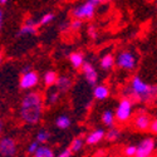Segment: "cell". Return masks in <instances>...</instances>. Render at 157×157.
<instances>
[{
    "mask_svg": "<svg viewBox=\"0 0 157 157\" xmlns=\"http://www.w3.org/2000/svg\"><path fill=\"white\" fill-rule=\"evenodd\" d=\"M43 101L39 93L30 92L24 97L20 107V117L28 124H36L42 118Z\"/></svg>",
    "mask_w": 157,
    "mask_h": 157,
    "instance_id": "obj_1",
    "label": "cell"
},
{
    "mask_svg": "<svg viewBox=\"0 0 157 157\" xmlns=\"http://www.w3.org/2000/svg\"><path fill=\"white\" fill-rule=\"evenodd\" d=\"M129 90L132 97L141 102H150L156 97V87L145 83L140 77H135L132 79Z\"/></svg>",
    "mask_w": 157,
    "mask_h": 157,
    "instance_id": "obj_2",
    "label": "cell"
},
{
    "mask_svg": "<svg viewBox=\"0 0 157 157\" xmlns=\"http://www.w3.org/2000/svg\"><path fill=\"white\" fill-rule=\"evenodd\" d=\"M131 113H132V101H129L128 98H123L117 107L114 117L121 122H126L131 118Z\"/></svg>",
    "mask_w": 157,
    "mask_h": 157,
    "instance_id": "obj_3",
    "label": "cell"
},
{
    "mask_svg": "<svg viewBox=\"0 0 157 157\" xmlns=\"http://www.w3.org/2000/svg\"><path fill=\"white\" fill-rule=\"evenodd\" d=\"M94 10H96V6L93 4H90L89 2L84 3L83 5L81 6H78L73 10V17L75 19H90V18H93L94 15Z\"/></svg>",
    "mask_w": 157,
    "mask_h": 157,
    "instance_id": "obj_4",
    "label": "cell"
},
{
    "mask_svg": "<svg viewBox=\"0 0 157 157\" xmlns=\"http://www.w3.org/2000/svg\"><path fill=\"white\" fill-rule=\"evenodd\" d=\"M17 152L15 141L10 137H3L0 140V153L4 157H13Z\"/></svg>",
    "mask_w": 157,
    "mask_h": 157,
    "instance_id": "obj_5",
    "label": "cell"
},
{
    "mask_svg": "<svg viewBox=\"0 0 157 157\" xmlns=\"http://www.w3.org/2000/svg\"><path fill=\"white\" fill-rule=\"evenodd\" d=\"M117 64L120 68L123 69H133L136 65V58L131 52H122L117 58Z\"/></svg>",
    "mask_w": 157,
    "mask_h": 157,
    "instance_id": "obj_6",
    "label": "cell"
},
{
    "mask_svg": "<svg viewBox=\"0 0 157 157\" xmlns=\"http://www.w3.org/2000/svg\"><path fill=\"white\" fill-rule=\"evenodd\" d=\"M39 77L35 72H32L30 69L27 72H23V77L20 78V88L23 89H30L38 84Z\"/></svg>",
    "mask_w": 157,
    "mask_h": 157,
    "instance_id": "obj_7",
    "label": "cell"
},
{
    "mask_svg": "<svg viewBox=\"0 0 157 157\" xmlns=\"http://www.w3.org/2000/svg\"><path fill=\"white\" fill-rule=\"evenodd\" d=\"M155 150V141L152 138H146L143 140L140 146H137V150H136V157H148L152 155Z\"/></svg>",
    "mask_w": 157,
    "mask_h": 157,
    "instance_id": "obj_8",
    "label": "cell"
},
{
    "mask_svg": "<svg viewBox=\"0 0 157 157\" xmlns=\"http://www.w3.org/2000/svg\"><path fill=\"white\" fill-rule=\"evenodd\" d=\"M82 69H83V74L86 77L87 82L90 86H96L97 81H98V74L94 69V67L90 63H83L82 64Z\"/></svg>",
    "mask_w": 157,
    "mask_h": 157,
    "instance_id": "obj_9",
    "label": "cell"
},
{
    "mask_svg": "<svg viewBox=\"0 0 157 157\" xmlns=\"http://www.w3.org/2000/svg\"><path fill=\"white\" fill-rule=\"evenodd\" d=\"M38 27H40L39 23L34 21L33 19H28L25 21V24L21 27V29L19 30L18 35H24V34H35L38 30Z\"/></svg>",
    "mask_w": 157,
    "mask_h": 157,
    "instance_id": "obj_10",
    "label": "cell"
},
{
    "mask_svg": "<svg viewBox=\"0 0 157 157\" xmlns=\"http://www.w3.org/2000/svg\"><path fill=\"white\" fill-rule=\"evenodd\" d=\"M56 86L58 88V92H67L72 86V81L67 75H60V77H57Z\"/></svg>",
    "mask_w": 157,
    "mask_h": 157,
    "instance_id": "obj_11",
    "label": "cell"
},
{
    "mask_svg": "<svg viewBox=\"0 0 157 157\" xmlns=\"http://www.w3.org/2000/svg\"><path fill=\"white\" fill-rule=\"evenodd\" d=\"M104 137V131L103 129H96L93 131L92 133H89L87 136V143L88 145H96V143H98L101 140H103Z\"/></svg>",
    "mask_w": 157,
    "mask_h": 157,
    "instance_id": "obj_12",
    "label": "cell"
},
{
    "mask_svg": "<svg viewBox=\"0 0 157 157\" xmlns=\"http://www.w3.org/2000/svg\"><path fill=\"white\" fill-rule=\"evenodd\" d=\"M136 127L138 129H147L150 127V118H148V116L145 114V113H141L137 116V118H136Z\"/></svg>",
    "mask_w": 157,
    "mask_h": 157,
    "instance_id": "obj_13",
    "label": "cell"
},
{
    "mask_svg": "<svg viewBox=\"0 0 157 157\" xmlns=\"http://www.w3.org/2000/svg\"><path fill=\"white\" fill-rule=\"evenodd\" d=\"M109 94V90L106 86H97L93 90V96L97 99H106Z\"/></svg>",
    "mask_w": 157,
    "mask_h": 157,
    "instance_id": "obj_14",
    "label": "cell"
},
{
    "mask_svg": "<svg viewBox=\"0 0 157 157\" xmlns=\"http://www.w3.org/2000/svg\"><path fill=\"white\" fill-rule=\"evenodd\" d=\"M69 60L73 64L74 68H81L82 64L84 63V58H83V54L82 53H72L69 56Z\"/></svg>",
    "mask_w": 157,
    "mask_h": 157,
    "instance_id": "obj_15",
    "label": "cell"
},
{
    "mask_svg": "<svg viewBox=\"0 0 157 157\" xmlns=\"http://www.w3.org/2000/svg\"><path fill=\"white\" fill-rule=\"evenodd\" d=\"M57 77H58V75H57V73H56V72H53V71H49V72H47V73L44 74V77H43V79H44L45 86L52 87L53 84H56Z\"/></svg>",
    "mask_w": 157,
    "mask_h": 157,
    "instance_id": "obj_16",
    "label": "cell"
},
{
    "mask_svg": "<svg viewBox=\"0 0 157 157\" xmlns=\"http://www.w3.org/2000/svg\"><path fill=\"white\" fill-rule=\"evenodd\" d=\"M34 156L35 157H56L54 153H53V151H52L50 148H48V147H40V146H39L36 148V151L34 152Z\"/></svg>",
    "mask_w": 157,
    "mask_h": 157,
    "instance_id": "obj_17",
    "label": "cell"
},
{
    "mask_svg": "<svg viewBox=\"0 0 157 157\" xmlns=\"http://www.w3.org/2000/svg\"><path fill=\"white\" fill-rule=\"evenodd\" d=\"M56 124L60 129H67L71 126V120L67 116H59L57 118V121H56Z\"/></svg>",
    "mask_w": 157,
    "mask_h": 157,
    "instance_id": "obj_18",
    "label": "cell"
},
{
    "mask_svg": "<svg viewBox=\"0 0 157 157\" xmlns=\"http://www.w3.org/2000/svg\"><path fill=\"white\" fill-rule=\"evenodd\" d=\"M113 63H114V59L111 54H106L102 59H101V67L103 69H111L113 67Z\"/></svg>",
    "mask_w": 157,
    "mask_h": 157,
    "instance_id": "obj_19",
    "label": "cell"
},
{
    "mask_svg": "<svg viewBox=\"0 0 157 157\" xmlns=\"http://www.w3.org/2000/svg\"><path fill=\"white\" fill-rule=\"evenodd\" d=\"M102 121L104 124H107L109 127L113 126V122H114V114L111 112V111H106L103 113V117H102Z\"/></svg>",
    "mask_w": 157,
    "mask_h": 157,
    "instance_id": "obj_20",
    "label": "cell"
},
{
    "mask_svg": "<svg viewBox=\"0 0 157 157\" xmlns=\"http://www.w3.org/2000/svg\"><path fill=\"white\" fill-rule=\"evenodd\" d=\"M49 137H50V135H49L48 131L40 129V131L38 132V135H36V142H38V143H45V142L49 140Z\"/></svg>",
    "mask_w": 157,
    "mask_h": 157,
    "instance_id": "obj_21",
    "label": "cell"
},
{
    "mask_svg": "<svg viewBox=\"0 0 157 157\" xmlns=\"http://www.w3.org/2000/svg\"><path fill=\"white\" fill-rule=\"evenodd\" d=\"M83 147V140L81 137H78V138H74L73 142H72V145H71V151L72 152H78V151H81Z\"/></svg>",
    "mask_w": 157,
    "mask_h": 157,
    "instance_id": "obj_22",
    "label": "cell"
},
{
    "mask_svg": "<svg viewBox=\"0 0 157 157\" xmlns=\"http://www.w3.org/2000/svg\"><path fill=\"white\" fill-rule=\"evenodd\" d=\"M104 136H106V138H107L108 141H116L117 138L120 137V129L113 128V126H112L111 129H109V132H108L107 135L104 133Z\"/></svg>",
    "mask_w": 157,
    "mask_h": 157,
    "instance_id": "obj_23",
    "label": "cell"
},
{
    "mask_svg": "<svg viewBox=\"0 0 157 157\" xmlns=\"http://www.w3.org/2000/svg\"><path fill=\"white\" fill-rule=\"evenodd\" d=\"M53 19H54V14H52V13H48V14H44V15L42 17V19L39 20L38 23H39V25H47V24H49Z\"/></svg>",
    "mask_w": 157,
    "mask_h": 157,
    "instance_id": "obj_24",
    "label": "cell"
},
{
    "mask_svg": "<svg viewBox=\"0 0 157 157\" xmlns=\"http://www.w3.org/2000/svg\"><path fill=\"white\" fill-rule=\"evenodd\" d=\"M69 28L72 30H79L82 28V20L81 19H74L72 23H69Z\"/></svg>",
    "mask_w": 157,
    "mask_h": 157,
    "instance_id": "obj_25",
    "label": "cell"
},
{
    "mask_svg": "<svg viewBox=\"0 0 157 157\" xmlns=\"http://www.w3.org/2000/svg\"><path fill=\"white\" fill-rule=\"evenodd\" d=\"M58 99H59V92H52V93L49 94V98H48V101H49L50 104L57 103Z\"/></svg>",
    "mask_w": 157,
    "mask_h": 157,
    "instance_id": "obj_26",
    "label": "cell"
},
{
    "mask_svg": "<svg viewBox=\"0 0 157 157\" xmlns=\"http://www.w3.org/2000/svg\"><path fill=\"white\" fill-rule=\"evenodd\" d=\"M136 150H137V146H128L124 152H126V155L128 157H132V156L136 155Z\"/></svg>",
    "mask_w": 157,
    "mask_h": 157,
    "instance_id": "obj_27",
    "label": "cell"
},
{
    "mask_svg": "<svg viewBox=\"0 0 157 157\" xmlns=\"http://www.w3.org/2000/svg\"><path fill=\"white\" fill-rule=\"evenodd\" d=\"M88 34L92 39H96L97 38V30H96V27L94 25H89L88 27Z\"/></svg>",
    "mask_w": 157,
    "mask_h": 157,
    "instance_id": "obj_28",
    "label": "cell"
},
{
    "mask_svg": "<svg viewBox=\"0 0 157 157\" xmlns=\"http://www.w3.org/2000/svg\"><path fill=\"white\" fill-rule=\"evenodd\" d=\"M38 147H39V143H38L36 141H34V142H32L30 145H29V147H28V152H29V153H34V152L36 151Z\"/></svg>",
    "mask_w": 157,
    "mask_h": 157,
    "instance_id": "obj_29",
    "label": "cell"
},
{
    "mask_svg": "<svg viewBox=\"0 0 157 157\" xmlns=\"http://www.w3.org/2000/svg\"><path fill=\"white\" fill-rule=\"evenodd\" d=\"M71 155H72V151H71V150H64V151L60 152L57 157H71Z\"/></svg>",
    "mask_w": 157,
    "mask_h": 157,
    "instance_id": "obj_30",
    "label": "cell"
},
{
    "mask_svg": "<svg viewBox=\"0 0 157 157\" xmlns=\"http://www.w3.org/2000/svg\"><path fill=\"white\" fill-rule=\"evenodd\" d=\"M88 2H89L90 4H93L94 6H98V5L103 4V3H106L107 0H88Z\"/></svg>",
    "mask_w": 157,
    "mask_h": 157,
    "instance_id": "obj_31",
    "label": "cell"
},
{
    "mask_svg": "<svg viewBox=\"0 0 157 157\" xmlns=\"http://www.w3.org/2000/svg\"><path fill=\"white\" fill-rule=\"evenodd\" d=\"M150 126H151V131H152L153 133H156L157 132V121L153 120L152 122H150Z\"/></svg>",
    "mask_w": 157,
    "mask_h": 157,
    "instance_id": "obj_32",
    "label": "cell"
},
{
    "mask_svg": "<svg viewBox=\"0 0 157 157\" xmlns=\"http://www.w3.org/2000/svg\"><path fill=\"white\" fill-rule=\"evenodd\" d=\"M62 32H65V30H67V29H71L69 28V23H67V21H65V23H63L62 25H60V28H59Z\"/></svg>",
    "mask_w": 157,
    "mask_h": 157,
    "instance_id": "obj_33",
    "label": "cell"
},
{
    "mask_svg": "<svg viewBox=\"0 0 157 157\" xmlns=\"http://www.w3.org/2000/svg\"><path fill=\"white\" fill-rule=\"evenodd\" d=\"M2 25H3V11L0 10V29H2Z\"/></svg>",
    "mask_w": 157,
    "mask_h": 157,
    "instance_id": "obj_34",
    "label": "cell"
},
{
    "mask_svg": "<svg viewBox=\"0 0 157 157\" xmlns=\"http://www.w3.org/2000/svg\"><path fill=\"white\" fill-rule=\"evenodd\" d=\"M2 131H3V121L0 120V133H2Z\"/></svg>",
    "mask_w": 157,
    "mask_h": 157,
    "instance_id": "obj_35",
    "label": "cell"
},
{
    "mask_svg": "<svg viewBox=\"0 0 157 157\" xmlns=\"http://www.w3.org/2000/svg\"><path fill=\"white\" fill-rule=\"evenodd\" d=\"M6 2H8V0H0V4L4 5V4H6Z\"/></svg>",
    "mask_w": 157,
    "mask_h": 157,
    "instance_id": "obj_36",
    "label": "cell"
},
{
    "mask_svg": "<svg viewBox=\"0 0 157 157\" xmlns=\"http://www.w3.org/2000/svg\"><path fill=\"white\" fill-rule=\"evenodd\" d=\"M2 60H3V57H2V54H0V63H2Z\"/></svg>",
    "mask_w": 157,
    "mask_h": 157,
    "instance_id": "obj_37",
    "label": "cell"
},
{
    "mask_svg": "<svg viewBox=\"0 0 157 157\" xmlns=\"http://www.w3.org/2000/svg\"><path fill=\"white\" fill-rule=\"evenodd\" d=\"M148 157H150V156H148Z\"/></svg>",
    "mask_w": 157,
    "mask_h": 157,
    "instance_id": "obj_38",
    "label": "cell"
}]
</instances>
